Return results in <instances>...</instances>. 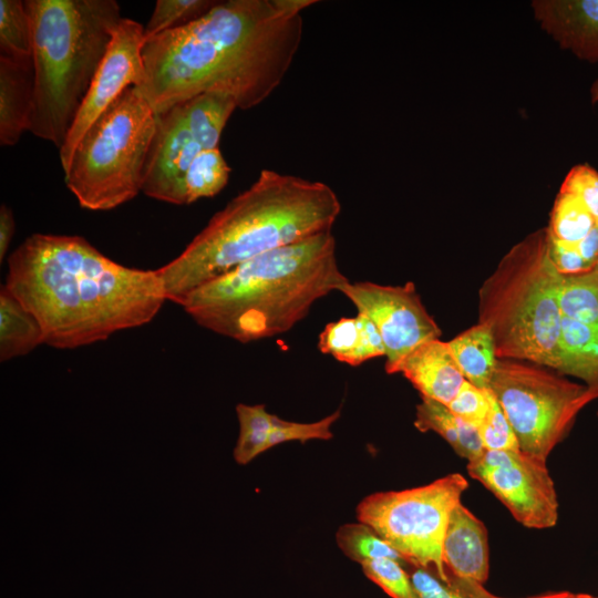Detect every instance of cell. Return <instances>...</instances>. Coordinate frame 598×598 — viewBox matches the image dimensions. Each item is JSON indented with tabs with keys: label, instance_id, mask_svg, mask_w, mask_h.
<instances>
[{
	"label": "cell",
	"instance_id": "cell-22",
	"mask_svg": "<svg viewBox=\"0 0 598 598\" xmlns=\"http://www.w3.org/2000/svg\"><path fill=\"white\" fill-rule=\"evenodd\" d=\"M447 343L464 378L480 389H488L497 363L491 330L477 323Z\"/></svg>",
	"mask_w": 598,
	"mask_h": 598
},
{
	"label": "cell",
	"instance_id": "cell-30",
	"mask_svg": "<svg viewBox=\"0 0 598 598\" xmlns=\"http://www.w3.org/2000/svg\"><path fill=\"white\" fill-rule=\"evenodd\" d=\"M216 3L215 0H157L144 27L145 40L196 21Z\"/></svg>",
	"mask_w": 598,
	"mask_h": 598
},
{
	"label": "cell",
	"instance_id": "cell-6",
	"mask_svg": "<svg viewBox=\"0 0 598 598\" xmlns=\"http://www.w3.org/2000/svg\"><path fill=\"white\" fill-rule=\"evenodd\" d=\"M561 275L547 228L528 235L498 262L478 291V322L492 333L497 359L560 367Z\"/></svg>",
	"mask_w": 598,
	"mask_h": 598
},
{
	"label": "cell",
	"instance_id": "cell-21",
	"mask_svg": "<svg viewBox=\"0 0 598 598\" xmlns=\"http://www.w3.org/2000/svg\"><path fill=\"white\" fill-rule=\"evenodd\" d=\"M44 343L37 318L7 289L0 290V360L24 355Z\"/></svg>",
	"mask_w": 598,
	"mask_h": 598
},
{
	"label": "cell",
	"instance_id": "cell-7",
	"mask_svg": "<svg viewBox=\"0 0 598 598\" xmlns=\"http://www.w3.org/2000/svg\"><path fill=\"white\" fill-rule=\"evenodd\" d=\"M156 126L157 114L131 86L89 127L64 171L81 207L113 209L142 192Z\"/></svg>",
	"mask_w": 598,
	"mask_h": 598
},
{
	"label": "cell",
	"instance_id": "cell-31",
	"mask_svg": "<svg viewBox=\"0 0 598 598\" xmlns=\"http://www.w3.org/2000/svg\"><path fill=\"white\" fill-rule=\"evenodd\" d=\"M444 582L431 570L414 567L410 574L419 598H498L488 592L483 585L455 578L448 575Z\"/></svg>",
	"mask_w": 598,
	"mask_h": 598
},
{
	"label": "cell",
	"instance_id": "cell-8",
	"mask_svg": "<svg viewBox=\"0 0 598 598\" xmlns=\"http://www.w3.org/2000/svg\"><path fill=\"white\" fill-rule=\"evenodd\" d=\"M467 487V480L453 473L423 486L374 493L358 504L357 518L375 530L404 561L448 582L443 542L451 513Z\"/></svg>",
	"mask_w": 598,
	"mask_h": 598
},
{
	"label": "cell",
	"instance_id": "cell-9",
	"mask_svg": "<svg viewBox=\"0 0 598 598\" xmlns=\"http://www.w3.org/2000/svg\"><path fill=\"white\" fill-rule=\"evenodd\" d=\"M489 389L506 414L519 450L547 461L594 396L580 383L538 364L497 359Z\"/></svg>",
	"mask_w": 598,
	"mask_h": 598
},
{
	"label": "cell",
	"instance_id": "cell-34",
	"mask_svg": "<svg viewBox=\"0 0 598 598\" xmlns=\"http://www.w3.org/2000/svg\"><path fill=\"white\" fill-rule=\"evenodd\" d=\"M488 411L477 427L478 434L485 451H515L519 450L518 440L515 432L488 388Z\"/></svg>",
	"mask_w": 598,
	"mask_h": 598
},
{
	"label": "cell",
	"instance_id": "cell-35",
	"mask_svg": "<svg viewBox=\"0 0 598 598\" xmlns=\"http://www.w3.org/2000/svg\"><path fill=\"white\" fill-rule=\"evenodd\" d=\"M447 406L455 415L477 429L488 411V389H480L465 380Z\"/></svg>",
	"mask_w": 598,
	"mask_h": 598
},
{
	"label": "cell",
	"instance_id": "cell-36",
	"mask_svg": "<svg viewBox=\"0 0 598 598\" xmlns=\"http://www.w3.org/2000/svg\"><path fill=\"white\" fill-rule=\"evenodd\" d=\"M560 188L576 195L595 220L598 218V172L596 169L587 164L573 167Z\"/></svg>",
	"mask_w": 598,
	"mask_h": 598
},
{
	"label": "cell",
	"instance_id": "cell-33",
	"mask_svg": "<svg viewBox=\"0 0 598 598\" xmlns=\"http://www.w3.org/2000/svg\"><path fill=\"white\" fill-rule=\"evenodd\" d=\"M402 563L391 558H379L361 565L364 575L392 598H419L410 575Z\"/></svg>",
	"mask_w": 598,
	"mask_h": 598
},
{
	"label": "cell",
	"instance_id": "cell-25",
	"mask_svg": "<svg viewBox=\"0 0 598 598\" xmlns=\"http://www.w3.org/2000/svg\"><path fill=\"white\" fill-rule=\"evenodd\" d=\"M239 434L234 448V458L246 465L269 450V439L275 414L267 411L264 404L236 405Z\"/></svg>",
	"mask_w": 598,
	"mask_h": 598
},
{
	"label": "cell",
	"instance_id": "cell-16",
	"mask_svg": "<svg viewBox=\"0 0 598 598\" xmlns=\"http://www.w3.org/2000/svg\"><path fill=\"white\" fill-rule=\"evenodd\" d=\"M425 396L448 405L456 396L465 378L447 342L434 339L411 350L395 367Z\"/></svg>",
	"mask_w": 598,
	"mask_h": 598
},
{
	"label": "cell",
	"instance_id": "cell-19",
	"mask_svg": "<svg viewBox=\"0 0 598 598\" xmlns=\"http://www.w3.org/2000/svg\"><path fill=\"white\" fill-rule=\"evenodd\" d=\"M558 372L582 380L598 399V328L563 316Z\"/></svg>",
	"mask_w": 598,
	"mask_h": 598
},
{
	"label": "cell",
	"instance_id": "cell-23",
	"mask_svg": "<svg viewBox=\"0 0 598 598\" xmlns=\"http://www.w3.org/2000/svg\"><path fill=\"white\" fill-rule=\"evenodd\" d=\"M181 106L194 138L204 150L218 147L229 117L238 109L231 96L220 93H204Z\"/></svg>",
	"mask_w": 598,
	"mask_h": 598
},
{
	"label": "cell",
	"instance_id": "cell-1",
	"mask_svg": "<svg viewBox=\"0 0 598 598\" xmlns=\"http://www.w3.org/2000/svg\"><path fill=\"white\" fill-rule=\"evenodd\" d=\"M315 0H225L196 21L146 39L144 82L155 114L204 93L231 96L240 110L281 83L301 43V12Z\"/></svg>",
	"mask_w": 598,
	"mask_h": 598
},
{
	"label": "cell",
	"instance_id": "cell-24",
	"mask_svg": "<svg viewBox=\"0 0 598 598\" xmlns=\"http://www.w3.org/2000/svg\"><path fill=\"white\" fill-rule=\"evenodd\" d=\"M559 298L564 317L598 328V262L587 271L561 275Z\"/></svg>",
	"mask_w": 598,
	"mask_h": 598
},
{
	"label": "cell",
	"instance_id": "cell-12",
	"mask_svg": "<svg viewBox=\"0 0 598 598\" xmlns=\"http://www.w3.org/2000/svg\"><path fill=\"white\" fill-rule=\"evenodd\" d=\"M144 27L123 18L116 28L107 52L90 85L73 126L63 147L59 151L60 163L65 171L72 154L89 127L131 87L144 82L143 47Z\"/></svg>",
	"mask_w": 598,
	"mask_h": 598
},
{
	"label": "cell",
	"instance_id": "cell-42",
	"mask_svg": "<svg viewBox=\"0 0 598 598\" xmlns=\"http://www.w3.org/2000/svg\"><path fill=\"white\" fill-rule=\"evenodd\" d=\"M596 226L598 227V218L596 219Z\"/></svg>",
	"mask_w": 598,
	"mask_h": 598
},
{
	"label": "cell",
	"instance_id": "cell-29",
	"mask_svg": "<svg viewBox=\"0 0 598 598\" xmlns=\"http://www.w3.org/2000/svg\"><path fill=\"white\" fill-rule=\"evenodd\" d=\"M0 51L11 56H31L32 29L24 1L0 0Z\"/></svg>",
	"mask_w": 598,
	"mask_h": 598
},
{
	"label": "cell",
	"instance_id": "cell-18",
	"mask_svg": "<svg viewBox=\"0 0 598 598\" xmlns=\"http://www.w3.org/2000/svg\"><path fill=\"white\" fill-rule=\"evenodd\" d=\"M318 348L321 353L352 367L385 355L378 328L359 312L327 323L319 334Z\"/></svg>",
	"mask_w": 598,
	"mask_h": 598
},
{
	"label": "cell",
	"instance_id": "cell-32",
	"mask_svg": "<svg viewBox=\"0 0 598 598\" xmlns=\"http://www.w3.org/2000/svg\"><path fill=\"white\" fill-rule=\"evenodd\" d=\"M340 415L341 409H338L326 417L309 423L287 421L275 415L269 448L286 442L306 443L312 440H331L333 437L331 427Z\"/></svg>",
	"mask_w": 598,
	"mask_h": 598
},
{
	"label": "cell",
	"instance_id": "cell-13",
	"mask_svg": "<svg viewBox=\"0 0 598 598\" xmlns=\"http://www.w3.org/2000/svg\"><path fill=\"white\" fill-rule=\"evenodd\" d=\"M202 150L186 123L181 104L157 114L142 192L161 202L187 205L186 174Z\"/></svg>",
	"mask_w": 598,
	"mask_h": 598
},
{
	"label": "cell",
	"instance_id": "cell-3",
	"mask_svg": "<svg viewBox=\"0 0 598 598\" xmlns=\"http://www.w3.org/2000/svg\"><path fill=\"white\" fill-rule=\"evenodd\" d=\"M340 213L329 185L262 169L176 258L157 269L166 298L181 305L200 285L251 258L332 230Z\"/></svg>",
	"mask_w": 598,
	"mask_h": 598
},
{
	"label": "cell",
	"instance_id": "cell-26",
	"mask_svg": "<svg viewBox=\"0 0 598 598\" xmlns=\"http://www.w3.org/2000/svg\"><path fill=\"white\" fill-rule=\"evenodd\" d=\"M596 226V220L580 199L570 192L559 190L556 197L550 223L547 227L553 241L576 246Z\"/></svg>",
	"mask_w": 598,
	"mask_h": 598
},
{
	"label": "cell",
	"instance_id": "cell-17",
	"mask_svg": "<svg viewBox=\"0 0 598 598\" xmlns=\"http://www.w3.org/2000/svg\"><path fill=\"white\" fill-rule=\"evenodd\" d=\"M32 56L0 54V144L14 146L29 131L33 107Z\"/></svg>",
	"mask_w": 598,
	"mask_h": 598
},
{
	"label": "cell",
	"instance_id": "cell-14",
	"mask_svg": "<svg viewBox=\"0 0 598 598\" xmlns=\"http://www.w3.org/2000/svg\"><path fill=\"white\" fill-rule=\"evenodd\" d=\"M536 18L578 58L598 61V0L534 1Z\"/></svg>",
	"mask_w": 598,
	"mask_h": 598
},
{
	"label": "cell",
	"instance_id": "cell-11",
	"mask_svg": "<svg viewBox=\"0 0 598 598\" xmlns=\"http://www.w3.org/2000/svg\"><path fill=\"white\" fill-rule=\"evenodd\" d=\"M340 292L378 328L385 350V371L390 374L415 347L440 339L441 329L422 303L413 282L386 286L349 280Z\"/></svg>",
	"mask_w": 598,
	"mask_h": 598
},
{
	"label": "cell",
	"instance_id": "cell-2",
	"mask_svg": "<svg viewBox=\"0 0 598 598\" xmlns=\"http://www.w3.org/2000/svg\"><path fill=\"white\" fill-rule=\"evenodd\" d=\"M4 286L37 318L44 343L56 349L146 324L167 300L157 269L126 267L69 235L27 237L8 257Z\"/></svg>",
	"mask_w": 598,
	"mask_h": 598
},
{
	"label": "cell",
	"instance_id": "cell-5",
	"mask_svg": "<svg viewBox=\"0 0 598 598\" xmlns=\"http://www.w3.org/2000/svg\"><path fill=\"white\" fill-rule=\"evenodd\" d=\"M34 74L29 132L63 147L122 21L115 0H25Z\"/></svg>",
	"mask_w": 598,
	"mask_h": 598
},
{
	"label": "cell",
	"instance_id": "cell-4",
	"mask_svg": "<svg viewBox=\"0 0 598 598\" xmlns=\"http://www.w3.org/2000/svg\"><path fill=\"white\" fill-rule=\"evenodd\" d=\"M348 281L328 230L245 261L194 289L179 306L198 326L249 343L290 331Z\"/></svg>",
	"mask_w": 598,
	"mask_h": 598
},
{
	"label": "cell",
	"instance_id": "cell-27",
	"mask_svg": "<svg viewBox=\"0 0 598 598\" xmlns=\"http://www.w3.org/2000/svg\"><path fill=\"white\" fill-rule=\"evenodd\" d=\"M230 167L219 147L202 150L186 174L187 204L217 195L228 183Z\"/></svg>",
	"mask_w": 598,
	"mask_h": 598
},
{
	"label": "cell",
	"instance_id": "cell-28",
	"mask_svg": "<svg viewBox=\"0 0 598 598\" xmlns=\"http://www.w3.org/2000/svg\"><path fill=\"white\" fill-rule=\"evenodd\" d=\"M336 539L341 551L360 565L379 558L404 563L402 556L388 542L359 520L342 525L336 534Z\"/></svg>",
	"mask_w": 598,
	"mask_h": 598
},
{
	"label": "cell",
	"instance_id": "cell-40",
	"mask_svg": "<svg viewBox=\"0 0 598 598\" xmlns=\"http://www.w3.org/2000/svg\"><path fill=\"white\" fill-rule=\"evenodd\" d=\"M591 102L595 104L598 102V79L594 82L591 86Z\"/></svg>",
	"mask_w": 598,
	"mask_h": 598
},
{
	"label": "cell",
	"instance_id": "cell-37",
	"mask_svg": "<svg viewBox=\"0 0 598 598\" xmlns=\"http://www.w3.org/2000/svg\"><path fill=\"white\" fill-rule=\"evenodd\" d=\"M549 254L555 268L560 275H576L592 267L584 260L574 247L553 241L550 238Z\"/></svg>",
	"mask_w": 598,
	"mask_h": 598
},
{
	"label": "cell",
	"instance_id": "cell-10",
	"mask_svg": "<svg viewBox=\"0 0 598 598\" xmlns=\"http://www.w3.org/2000/svg\"><path fill=\"white\" fill-rule=\"evenodd\" d=\"M467 472L489 489L523 526L550 528L558 520V498L546 461L515 451H485Z\"/></svg>",
	"mask_w": 598,
	"mask_h": 598
},
{
	"label": "cell",
	"instance_id": "cell-38",
	"mask_svg": "<svg viewBox=\"0 0 598 598\" xmlns=\"http://www.w3.org/2000/svg\"><path fill=\"white\" fill-rule=\"evenodd\" d=\"M16 230V220L12 209L2 204L0 207V261L2 262Z\"/></svg>",
	"mask_w": 598,
	"mask_h": 598
},
{
	"label": "cell",
	"instance_id": "cell-20",
	"mask_svg": "<svg viewBox=\"0 0 598 598\" xmlns=\"http://www.w3.org/2000/svg\"><path fill=\"white\" fill-rule=\"evenodd\" d=\"M414 426L421 432H435L468 462L485 452L478 430L435 400L421 396L415 409Z\"/></svg>",
	"mask_w": 598,
	"mask_h": 598
},
{
	"label": "cell",
	"instance_id": "cell-41",
	"mask_svg": "<svg viewBox=\"0 0 598 598\" xmlns=\"http://www.w3.org/2000/svg\"><path fill=\"white\" fill-rule=\"evenodd\" d=\"M568 598H598L589 594H569Z\"/></svg>",
	"mask_w": 598,
	"mask_h": 598
},
{
	"label": "cell",
	"instance_id": "cell-43",
	"mask_svg": "<svg viewBox=\"0 0 598 598\" xmlns=\"http://www.w3.org/2000/svg\"><path fill=\"white\" fill-rule=\"evenodd\" d=\"M598 414V413H597Z\"/></svg>",
	"mask_w": 598,
	"mask_h": 598
},
{
	"label": "cell",
	"instance_id": "cell-15",
	"mask_svg": "<svg viewBox=\"0 0 598 598\" xmlns=\"http://www.w3.org/2000/svg\"><path fill=\"white\" fill-rule=\"evenodd\" d=\"M447 575L484 585L488 576V539L484 524L462 503L451 513L442 549Z\"/></svg>",
	"mask_w": 598,
	"mask_h": 598
},
{
	"label": "cell",
	"instance_id": "cell-39",
	"mask_svg": "<svg viewBox=\"0 0 598 598\" xmlns=\"http://www.w3.org/2000/svg\"><path fill=\"white\" fill-rule=\"evenodd\" d=\"M569 594L570 592L568 591L550 592V594H545V595L535 596L530 598H568Z\"/></svg>",
	"mask_w": 598,
	"mask_h": 598
}]
</instances>
